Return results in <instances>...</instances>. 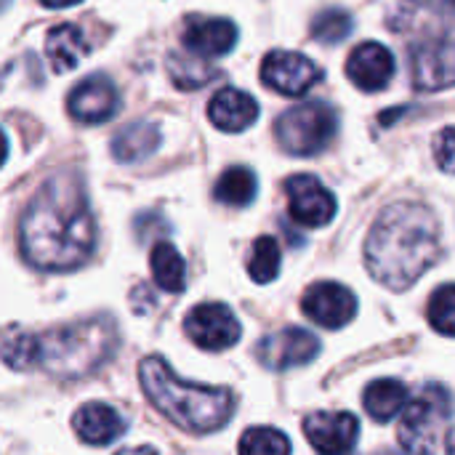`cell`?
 <instances>
[{
  "instance_id": "cell-4",
  "label": "cell",
  "mask_w": 455,
  "mask_h": 455,
  "mask_svg": "<svg viewBox=\"0 0 455 455\" xmlns=\"http://www.w3.org/2000/svg\"><path fill=\"white\" fill-rule=\"evenodd\" d=\"M115 349V320L107 315H96L37 336V365L53 379L75 381L101 368Z\"/></svg>"
},
{
  "instance_id": "cell-30",
  "label": "cell",
  "mask_w": 455,
  "mask_h": 455,
  "mask_svg": "<svg viewBox=\"0 0 455 455\" xmlns=\"http://www.w3.org/2000/svg\"><path fill=\"white\" fill-rule=\"evenodd\" d=\"M435 160L440 165V171L445 173H455V125L445 128L437 141H435Z\"/></svg>"
},
{
  "instance_id": "cell-20",
  "label": "cell",
  "mask_w": 455,
  "mask_h": 455,
  "mask_svg": "<svg viewBox=\"0 0 455 455\" xmlns=\"http://www.w3.org/2000/svg\"><path fill=\"white\" fill-rule=\"evenodd\" d=\"M363 405L368 411V416L379 424H389L397 416L405 413V408L411 405V395L408 387L397 379H379L373 384H368L365 395H363Z\"/></svg>"
},
{
  "instance_id": "cell-34",
  "label": "cell",
  "mask_w": 455,
  "mask_h": 455,
  "mask_svg": "<svg viewBox=\"0 0 455 455\" xmlns=\"http://www.w3.org/2000/svg\"><path fill=\"white\" fill-rule=\"evenodd\" d=\"M448 453L455 455V429L448 435Z\"/></svg>"
},
{
  "instance_id": "cell-6",
  "label": "cell",
  "mask_w": 455,
  "mask_h": 455,
  "mask_svg": "<svg viewBox=\"0 0 455 455\" xmlns=\"http://www.w3.org/2000/svg\"><path fill=\"white\" fill-rule=\"evenodd\" d=\"M339 131V117L333 107L323 101H307L283 112L275 123V136L280 147L299 157H312L323 152Z\"/></svg>"
},
{
  "instance_id": "cell-9",
  "label": "cell",
  "mask_w": 455,
  "mask_h": 455,
  "mask_svg": "<svg viewBox=\"0 0 455 455\" xmlns=\"http://www.w3.org/2000/svg\"><path fill=\"white\" fill-rule=\"evenodd\" d=\"M285 192H288V211L296 224L317 229L336 219L339 203L320 179L307 176V173L291 176L285 181Z\"/></svg>"
},
{
  "instance_id": "cell-14",
  "label": "cell",
  "mask_w": 455,
  "mask_h": 455,
  "mask_svg": "<svg viewBox=\"0 0 455 455\" xmlns=\"http://www.w3.org/2000/svg\"><path fill=\"white\" fill-rule=\"evenodd\" d=\"M309 445L323 455H349L360 437V421L352 413H312L304 421Z\"/></svg>"
},
{
  "instance_id": "cell-31",
  "label": "cell",
  "mask_w": 455,
  "mask_h": 455,
  "mask_svg": "<svg viewBox=\"0 0 455 455\" xmlns=\"http://www.w3.org/2000/svg\"><path fill=\"white\" fill-rule=\"evenodd\" d=\"M411 3L421 8H435V11H455V0H411Z\"/></svg>"
},
{
  "instance_id": "cell-15",
  "label": "cell",
  "mask_w": 455,
  "mask_h": 455,
  "mask_svg": "<svg viewBox=\"0 0 455 455\" xmlns=\"http://www.w3.org/2000/svg\"><path fill=\"white\" fill-rule=\"evenodd\" d=\"M395 69L397 64H395L392 51L376 40L360 43L347 59V77L365 93L384 91L392 83Z\"/></svg>"
},
{
  "instance_id": "cell-18",
  "label": "cell",
  "mask_w": 455,
  "mask_h": 455,
  "mask_svg": "<svg viewBox=\"0 0 455 455\" xmlns=\"http://www.w3.org/2000/svg\"><path fill=\"white\" fill-rule=\"evenodd\" d=\"M208 117L219 131L240 133L256 123L259 104L251 93H245L240 88H221L213 93V99L208 104Z\"/></svg>"
},
{
  "instance_id": "cell-32",
  "label": "cell",
  "mask_w": 455,
  "mask_h": 455,
  "mask_svg": "<svg viewBox=\"0 0 455 455\" xmlns=\"http://www.w3.org/2000/svg\"><path fill=\"white\" fill-rule=\"evenodd\" d=\"M115 455H157V451L149 448V445H139V448H123L120 453Z\"/></svg>"
},
{
  "instance_id": "cell-24",
  "label": "cell",
  "mask_w": 455,
  "mask_h": 455,
  "mask_svg": "<svg viewBox=\"0 0 455 455\" xmlns=\"http://www.w3.org/2000/svg\"><path fill=\"white\" fill-rule=\"evenodd\" d=\"M168 75L179 91H197L208 85L213 77H219V69L208 64L203 56L195 53H171L168 59Z\"/></svg>"
},
{
  "instance_id": "cell-1",
  "label": "cell",
  "mask_w": 455,
  "mask_h": 455,
  "mask_svg": "<svg viewBox=\"0 0 455 455\" xmlns=\"http://www.w3.org/2000/svg\"><path fill=\"white\" fill-rule=\"evenodd\" d=\"M19 248L24 261L43 272H72L91 259L96 221L80 173L56 171L43 181L21 213Z\"/></svg>"
},
{
  "instance_id": "cell-10",
  "label": "cell",
  "mask_w": 455,
  "mask_h": 455,
  "mask_svg": "<svg viewBox=\"0 0 455 455\" xmlns=\"http://www.w3.org/2000/svg\"><path fill=\"white\" fill-rule=\"evenodd\" d=\"M261 80L283 96H304L317 80H323V69L304 53L272 51L261 61Z\"/></svg>"
},
{
  "instance_id": "cell-7",
  "label": "cell",
  "mask_w": 455,
  "mask_h": 455,
  "mask_svg": "<svg viewBox=\"0 0 455 455\" xmlns=\"http://www.w3.org/2000/svg\"><path fill=\"white\" fill-rule=\"evenodd\" d=\"M411 72L419 91L455 85V27L440 29L411 48Z\"/></svg>"
},
{
  "instance_id": "cell-23",
  "label": "cell",
  "mask_w": 455,
  "mask_h": 455,
  "mask_svg": "<svg viewBox=\"0 0 455 455\" xmlns=\"http://www.w3.org/2000/svg\"><path fill=\"white\" fill-rule=\"evenodd\" d=\"M152 277L168 293H181L187 288V264L171 243H157L149 253Z\"/></svg>"
},
{
  "instance_id": "cell-5",
  "label": "cell",
  "mask_w": 455,
  "mask_h": 455,
  "mask_svg": "<svg viewBox=\"0 0 455 455\" xmlns=\"http://www.w3.org/2000/svg\"><path fill=\"white\" fill-rule=\"evenodd\" d=\"M453 419V397L443 384H427L405 408L400 421V445L408 455H437Z\"/></svg>"
},
{
  "instance_id": "cell-26",
  "label": "cell",
  "mask_w": 455,
  "mask_h": 455,
  "mask_svg": "<svg viewBox=\"0 0 455 455\" xmlns=\"http://www.w3.org/2000/svg\"><path fill=\"white\" fill-rule=\"evenodd\" d=\"M3 363L13 371L37 365V336L11 325L3 333Z\"/></svg>"
},
{
  "instance_id": "cell-19",
  "label": "cell",
  "mask_w": 455,
  "mask_h": 455,
  "mask_svg": "<svg viewBox=\"0 0 455 455\" xmlns=\"http://www.w3.org/2000/svg\"><path fill=\"white\" fill-rule=\"evenodd\" d=\"M88 56V43L80 27L75 24H56L45 35V59L53 67V72H69L80 67V61Z\"/></svg>"
},
{
  "instance_id": "cell-12",
  "label": "cell",
  "mask_w": 455,
  "mask_h": 455,
  "mask_svg": "<svg viewBox=\"0 0 455 455\" xmlns=\"http://www.w3.org/2000/svg\"><path fill=\"white\" fill-rule=\"evenodd\" d=\"M301 309L320 328L339 331L357 317V296L347 285L325 280L307 288L301 299Z\"/></svg>"
},
{
  "instance_id": "cell-16",
  "label": "cell",
  "mask_w": 455,
  "mask_h": 455,
  "mask_svg": "<svg viewBox=\"0 0 455 455\" xmlns=\"http://www.w3.org/2000/svg\"><path fill=\"white\" fill-rule=\"evenodd\" d=\"M181 43L189 53L203 56V59L227 56L237 43V27H235V21L219 19V16H213V19L211 16H195L184 27Z\"/></svg>"
},
{
  "instance_id": "cell-2",
  "label": "cell",
  "mask_w": 455,
  "mask_h": 455,
  "mask_svg": "<svg viewBox=\"0 0 455 455\" xmlns=\"http://www.w3.org/2000/svg\"><path fill=\"white\" fill-rule=\"evenodd\" d=\"M443 256L437 216L421 203H392L376 219L365 243V267L392 291L411 288Z\"/></svg>"
},
{
  "instance_id": "cell-11",
  "label": "cell",
  "mask_w": 455,
  "mask_h": 455,
  "mask_svg": "<svg viewBox=\"0 0 455 455\" xmlns=\"http://www.w3.org/2000/svg\"><path fill=\"white\" fill-rule=\"evenodd\" d=\"M320 355V341L304 328H285L264 336L256 344V357L269 371H288L309 365Z\"/></svg>"
},
{
  "instance_id": "cell-21",
  "label": "cell",
  "mask_w": 455,
  "mask_h": 455,
  "mask_svg": "<svg viewBox=\"0 0 455 455\" xmlns=\"http://www.w3.org/2000/svg\"><path fill=\"white\" fill-rule=\"evenodd\" d=\"M160 147V131L152 123H131L112 139V157L117 163H141Z\"/></svg>"
},
{
  "instance_id": "cell-25",
  "label": "cell",
  "mask_w": 455,
  "mask_h": 455,
  "mask_svg": "<svg viewBox=\"0 0 455 455\" xmlns=\"http://www.w3.org/2000/svg\"><path fill=\"white\" fill-rule=\"evenodd\" d=\"M280 264H283V253H280V243L272 235H261L253 243L251 259H248V275L253 283L267 285L280 275Z\"/></svg>"
},
{
  "instance_id": "cell-27",
  "label": "cell",
  "mask_w": 455,
  "mask_h": 455,
  "mask_svg": "<svg viewBox=\"0 0 455 455\" xmlns=\"http://www.w3.org/2000/svg\"><path fill=\"white\" fill-rule=\"evenodd\" d=\"M240 455H291V440L272 427H253L240 437Z\"/></svg>"
},
{
  "instance_id": "cell-8",
  "label": "cell",
  "mask_w": 455,
  "mask_h": 455,
  "mask_svg": "<svg viewBox=\"0 0 455 455\" xmlns=\"http://www.w3.org/2000/svg\"><path fill=\"white\" fill-rule=\"evenodd\" d=\"M184 331L192 339V344L205 352H224L240 341L237 317L232 315L227 304H219V301L197 304L184 317Z\"/></svg>"
},
{
  "instance_id": "cell-17",
  "label": "cell",
  "mask_w": 455,
  "mask_h": 455,
  "mask_svg": "<svg viewBox=\"0 0 455 455\" xmlns=\"http://www.w3.org/2000/svg\"><path fill=\"white\" fill-rule=\"evenodd\" d=\"M72 429L77 432L83 443L101 448V445L120 440L128 429V421L120 416V411H115L107 403H85L72 416Z\"/></svg>"
},
{
  "instance_id": "cell-29",
  "label": "cell",
  "mask_w": 455,
  "mask_h": 455,
  "mask_svg": "<svg viewBox=\"0 0 455 455\" xmlns=\"http://www.w3.org/2000/svg\"><path fill=\"white\" fill-rule=\"evenodd\" d=\"M427 317L429 325L440 333V336H451L455 339V283L451 285H440L427 307Z\"/></svg>"
},
{
  "instance_id": "cell-28",
  "label": "cell",
  "mask_w": 455,
  "mask_h": 455,
  "mask_svg": "<svg viewBox=\"0 0 455 455\" xmlns=\"http://www.w3.org/2000/svg\"><path fill=\"white\" fill-rule=\"evenodd\" d=\"M355 29V21H352V13H347L344 8H328L323 13L315 16L312 21V37L320 40V43H341L352 35Z\"/></svg>"
},
{
  "instance_id": "cell-13",
  "label": "cell",
  "mask_w": 455,
  "mask_h": 455,
  "mask_svg": "<svg viewBox=\"0 0 455 455\" xmlns=\"http://www.w3.org/2000/svg\"><path fill=\"white\" fill-rule=\"evenodd\" d=\"M117 107H120L117 88L101 72L88 75L85 80H80L67 96V109H69L72 120L85 123V125L107 123L109 117H115Z\"/></svg>"
},
{
  "instance_id": "cell-3",
  "label": "cell",
  "mask_w": 455,
  "mask_h": 455,
  "mask_svg": "<svg viewBox=\"0 0 455 455\" xmlns=\"http://www.w3.org/2000/svg\"><path fill=\"white\" fill-rule=\"evenodd\" d=\"M139 381L147 400L179 429L192 435H211L229 424L235 395L227 387H203L181 381L163 357H144Z\"/></svg>"
},
{
  "instance_id": "cell-35",
  "label": "cell",
  "mask_w": 455,
  "mask_h": 455,
  "mask_svg": "<svg viewBox=\"0 0 455 455\" xmlns=\"http://www.w3.org/2000/svg\"><path fill=\"white\" fill-rule=\"evenodd\" d=\"M373 455H400L397 451H389V448H384V451H379V453H373Z\"/></svg>"
},
{
  "instance_id": "cell-33",
  "label": "cell",
  "mask_w": 455,
  "mask_h": 455,
  "mask_svg": "<svg viewBox=\"0 0 455 455\" xmlns=\"http://www.w3.org/2000/svg\"><path fill=\"white\" fill-rule=\"evenodd\" d=\"M45 8H69V5H77L80 0H40Z\"/></svg>"
},
{
  "instance_id": "cell-22",
  "label": "cell",
  "mask_w": 455,
  "mask_h": 455,
  "mask_svg": "<svg viewBox=\"0 0 455 455\" xmlns=\"http://www.w3.org/2000/svg\"><path fill=\"white\" fill-rule=\"evenodd\" d=\"M256 189H259V181L253 176L251 168L245 165H235V168H227L216 187H213V197L221 203V205H229V208H245L253 203L256 197Z\"/></svg>"
}]
</instances>
